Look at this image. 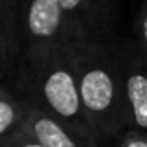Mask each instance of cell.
Returning <instances> with one entry per match:
<instances>
[{
	"label": "cell",
	"mask_w": 147,
	"mask_h": 147,
	"mask_svg": "<svg viewBox=\"0 0 147 147\" xmlns=\"http://www.w3.org/2000/svg\"><path fill=\"white\" fill-rule=\"evenodd\" d=\"M24 49L17 0H0V84H6Z\"/></svg>",
	"instance_id": "6"
},
{
	"label": "cell",
	"mask_w": 147,
	"mask_h": 147,
	"mask_svg": "<svg viewBox=\"0 0 147 147\" xmlns=\"http://www.w3.org/2000/svg\"><path fill=\"white\" fill-rule=\"evenodd\" d=\"M69 32L75 37H110L117 22L115 0H60Z\"/></svg>",
	"instance_id": "5"
},
{
	"label": "cell",
	"mask_w": 147,
	"mask_h": 147,
	"mask_svg": "<svg viewBox=\"0 0 147 147\" xmlns=\"http://www.w3.org/2000/svg\"><path fill=\"white\" fill-rule=\"evenodd\" d=\"M7 88L32 108L56 119L88 147H102L80 102L67 47H24Z\"/></svg>",
	"instance_id": "1"
},
{
	"label": "cell",
	"mask_w": 147,
	"mask_h": 147,
	"mask_svg": "<svg viewBox=\"0 0 147 147\" xmlns=\"http://www.w3.org/2000/svg\"><path fill=\"white\" fill-rule=\"evenodd\" d=\"M0 147H43V145L37 140H34L22 127H19L11 134H7L4 140H0Z\"/></svg>",
	"instance_id": "10"
},
{
	"label": "cell",
	"mask_w": 147,
	"mask_h": 147,
	"mask_svg": "<svg viewBox=\"0 0 147 147\" xmlns=\"http://www.w3.org/2000/svg\"><path fill=\"white\" fill-rule=\"evenodd\" d=\"M21 127L43 147H88L80 138L69 132L56 119L49 117L47 114H43V112L36 110L32 106H30V112Z\"/></svg>",
	"instance_id": "7"
},
{
	"label": "cell",
	"mask_w": 147,
	"mask_h": 147,
	"mask_svg": "<svg viewBox=\"0 0 147 147\" xmlns=\"http://www.w3.org/2000/svg\"><path fill=\"white\" fill-rule=\"evenodd\" d=\"M80 102L99 140L119 138L127 129L115 41L108 37H75L67 45Z\"/></svg>",
	"instance_id": "2"
},
{
	"label": "cell",
	"mask_w": 147,
	"mask_h": 147,
	"mask_svg": "<svg viewBox=\"0 0 147 147\" xmlns=\"http://www.w3.org/2000/svg\"><path fill=\"white\" fill-rule=\"evenodd\" d=\"M30 112V104L22 100L6 84H0V140L22 125Z\"/></svg>",
	"instance_id": "8"
},
{
	"label": "cell",
	"mask_w": 147,
	"mask_h": 147,
	"mask_svg": "<svg viewBox=\"0 0 147 147\" xmlns=\"http://www.w3.org/2000/svg\"><path fill=\"white\" fill-rule=\"evenodd\" d=\"M17 11L24 47H67L73 41L60 0H17Z\"/></svg>",
	"instance_id": "4"
},
{
	"label": "cell",
	"mask_w": 147,
	"mask_h": 147,
	"mask_svg": "<svg viewBox=\"0 0 147 147\" xmlns=\"http://www.w3.org/2000/svg\"><path fill=\"white\" fill-rule=\"evenodd\" d=\"M127 129L147 132V54L132 41L115 43Z\"/></svg>",
	"instance_id": "3"
},
{
	"label": "cell",
	"mask_w": 147,
	"mask_h": 147,
	"mask_svg": "<svg viewBox=\"0 0 147 147\" xmlns=\"http://www.w3.org/2000/svg\"><path fill=\"white\" fill-rule=\"evenodd\" d=\"M117 147H147V132L138 129H125L119 134Z\"/></svg>",
	"instance_id": "11"
},
{
	"label": "cell",
	"mask_w": 147,
	"mask_h": 147,
	"mask_svg": "<svg viewBox=\"0 0 147 147\" xmlns=\"http://www.w3.org/2000/svg\"><path fill=\"white\" fill-rule=\"evenodd\" d=\"M132 43L136 45L142 52L147 54V0H142L140 7L134 17V39Z\"/></svg>",
	"instance_id": "9"
}]
</instances>
